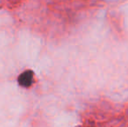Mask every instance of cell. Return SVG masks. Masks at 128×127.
I'll return each mask as SVG.
<instances>
[{"label":"cell","instance_id":"cell-1","mask_svg":"<svg viewBox=\"0 0 128 127\" xmlns=\"http://www.w3.org/2000/svg\"><path fill=\"white\" fill-rule=\"evenodd\" d=\"M34 82V73L33 71H26L18 77V84L22 87H30Z\"/></svg>","mask_w":128,"mask_h":127}]
</instances>
